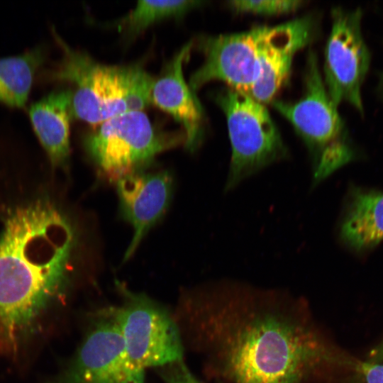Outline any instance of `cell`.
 Here are the masks:
<instances>
[{
	"instance_id": "obj_1",
	"label": "cell",
	"mask_w": 383,
	"mask_h": 383,
	"mask_svg": "<svg viewBox=\"0 0 383 383\" xmlns=\"http://www.w3.org/2000/svg\"><path fill=\"white\" fill-rule=\"evenodd\" d=\"M197 306L199 334L227 383H306L334 362L306 305L291 295L226 282Z\"/></svg>"
},
{
	"instance_id": "obj_2",
	"label": "cell",
	"mask_w": 383,
	"mask_h": 383,
	"mask_svg": "<svg viewBox=\"0 0 383 383\" xmlns=\"http://www.w3.org/2000/svg\"><path fill=\"white\" fill-rule=\"evenodd\" d=\"M75 244L73 228L55 206L17 207L0 231V358L23 360L50 331Z\"/></svg>"
},
{
	"instance_id": "obj_3",
	"label": "cell",
	"mask_w": 383,
	"mask_h": 383,
	"mask_svg": "<svg viewBox=\"0 0 383 383\" xmlns=\"http://www.w3.org/2000/svg\"><path fill=\"white\" fill-rule=\"evenodd\" d=\"M50 30L60 57L48 60L36 82L72 84V116L89 124L99 125L115 116L142 111L151 102L155 79L141 64H102L72 47L54 26Z\"/></svg>"
},
{
	"instance_id": "obj_4",
	"label": "cell",
	"mask_w": 383,
	"mask_h": 383,
	"mask_svg": "<svg viewBox=\"0 0 383 383\" xmlns=\"http://www.w3.org/2000/svg\"><path fill=\"white\" fill-rule=\"evenodd\" d=\"M304 72V89L297 101L274 99L270 104L294 127L311 159L313 184L317 185L353 157L348 131L331 100L316 52L310 50Z\"/></svg>"
},
{
	"instance_id": "obj_5",
	"label": "cell",
	"mask_w": 383,
	"mask_h": 383,
	"mask_svg": "<svg viewBox=\"0 0 383 383\" xmlns=\"http://www.w3.org/2000/svg\"><path fill=\"white\" fill-rule=\"evenodd\" d=\"M213 98L226 116L232 150L226 192L288 157V149L265 104L228 87Z\"/></svg>"
},
{
	"instance_id": "obj_6",
	"label": "cell",
	"mask_w": 383,
	"mask_h": 383,
	"mask_svg": "<svg viewBox=\"0 0 383 383\" xmlns=\"http://www.w3.org/2000/svg\"><path fill=\"white\" fill-rule=\"evenodd\" d=\"M184 143L183 131L160 130L143 111L115 116L83 139L84 148L98 169L115 181L138 171L159 153Z\"/></svg>"
},
{
	"instance_id": "obj_7",
	"label": "cell",
	"mask_w": 383,
	"mask_h": 383,
	"mask_svg": "<svg viewBox=\"0 0 383 383\" xmlns=\"http://www.w3.org/2000/svg\"><path fill=\"white\" fill-rule=\"evenodd\" d=\"M273 30L274 26H259L238 33L198 36L192 40L193 47L204 60L191 75L190 88L195 92L208 82L221 81L250 96L259 77L263 49Z\"/></svg>"
},
{
	"instance_id": "obj_8",
	"label": "cell",
	"mask_w": 383,
	"mask_h": 383,
	"mask_svg": "<svg viewBox=\"0 0 383 383\" xmlns=\"http://www.w3.org/2000/svg\"><path fill=\"white\" fill-rule=\"evenodd\" d=\"M362 12L335 7L331 11V29L326 45L323 82L332 102H345L361 114V89L370 64V55L362 32Z\"/></svg>"
},
{
	"instance_id": "obj_9",
	"label": "cell",
	"mask_w": 383,
	"mask_h": 383,
	"mask_svg": "<svg viewBox=\"0 0 383 383\" xmlns=\"http://www.w3.org/2000/svg\"><path fill=\"white\" fill-rule=\"evenodd\" d=\"M145 371L126 351L115 311L89 330L69 363L41 383H144Z\"/></svg>"
},
{
	"instance_id": "obj_10",
	"label": "cell",
	"mask_w": 383,
	"mask_h": 383,
	"mask_svg": "<svg viewBox=\"0 0 383 383\" xmlns=\"http://www.w3.org/2000/svg\"><path fill=\"white\" fill-rule=\"evenodd\" d=\"M116 317L133 363L145 371L182 361L179 328L164 308L145 295L129 294Z\"/></svg>"
},
{
	"instance_id": "obj_11",
	"label": "cell",
	"mask_w": 383,
	"mask_h": 383,
	"mask_svg": "<svg viewBox=\"0 0 383 383\" xmlns=\"http://www.w3.org/2000/svg\"><path fill=\"white\" fill-rule=\"evenodd\" d=\"M172 184V177L167 170H138L116 181L121 214L133 228L124 261L133 256L143 237L165 213L170 201Z\"/></svg>"
},
{
	"instance_id": "obj_12",
	"label": "cell",
	"mask_w": 383,
	"mask_h": 383,
	"mask_svg": "<svg viewBox=\"0 0 383 383\" xmlns=\"http://www.w3.org/2000/svg\"><path fill=\"white\" fill-rule=\"evenodd\" d=\"M192 48L191 40L177 52L155 79L150 94L151 102L182 125L184 146L190 152L195 151L202 142L205 126L203 108L183 73V65Z\"/></svg>"
},
{
	"instance_id": "obj_13",
	"label": "cell",
	"mask_w": 383,
	"mask_h": 383,
	"mask_svg": "<svg viewBox=\"0 0 383 383\" xmlns=\"http://www.w3.org/2000/svg\"><path fill=\"white\" fill-rule=\"evenodd\" d=\"M317 25L309 15L274 26L262 53L251 97L265 105L274 99L290 73L295 55L314 40Z\"/></svg>"
},
{
	"instance_id": "obj_14",
	"label": "cell",
	"mask_w": 383,
	"mask_h": 383,
	"mask_svg": "<svg viewBox=\"0 0 383 383\" xmlns=\"http://www.w3.org/2000/svg\"><path fill=\"white\" fill-rule=\"evenodd\" d=\"M72 99L70 88L55 89L28 108L33 130L54 167H65L70 159Z\"/></svg>"
},
{
	"instance_id": "obj_15",
	"label": "cell",
	"mask_w": 383,
	"mask_h": 383,
	"mask_svg": "<svg viewBox=\"0 0 383 383\" xmlns=\"http://www.w3.org/2000/svg\"><path fill=\"white\" fill-rule=\"evenodd\" d=\"M340 236L347 246L357 251L373 248L383 240V192L352 190Z\"/></svg>"
},
{
	"instance_id": "obj_16",
	"label": "cell",
	"mask_w": 383,
	"mask_h": 383,
	"mask_svg": "<svg viewBox=\"0 0 383 383\" xmlns=\"http://www.w3.org/2000/svg\"><path fill=\"white\" fill-rule=\"evenodd\" d=\"M49 55V45L40 42L19 54L0 57V103L24 108Z\"/></svg>"
},
{
	"instance_id": "obj_17",
	"label": "cell",
	"mask_w": 383,
	"mask_h": 383,
	"mask_svg": "<svg viewBox=\"0 0 383 383\" xmlns=\"http://www.w3.org/2000/svg\"><path fill=\"white\" fill-rule=\"evenodd\" d=\"M204 4L203 1H140L114 25L127 36H135L155 23L182 17Z\"/></svg>"
},
{
	"instance_id": "obj_18",
	"label": "cell",
	"mask_w": 383,
	"mask_h": 383,
	"mask_svg": "<svg viewBox=\"0 0 383 383\" xmlns=\"http://www.w3.org/2000/svg\"><path fill=\"white\" fill-rule=\"evenodd\" d=\"M304 4L300 0H235L228 1V6L237 13L270 16L290 13Z\"/></svg>"
},
{
	"instance_id": "obj_19",
	"label": "cell",
	"mask_w": 383,
	"mask_h": 383,
	"mask_svg": "<svg viewBox=\"0 0 383 383\" xmlns=\"http://www.w3.org/2000/svg\"><path fill=\"white\" fill-rule=\"evenodd\" d=\"M169 365L170 368L165 373V383H201L182 361Z\"/></svg>"
},
{
	"instance_id": "obj_20",
	"label": "cell",
	"mask_w": 383,
	"mask_h": 383,
	"mask_svg": "<svg viewBox=\"0 0 383 383\" xmlns=\"http://www.w3.org/2000/svg\"><path fill=\"white\" fill-rule=\"evenodd\" d=\"M359 368L367 383H383V364L363 362Z\"/></svg>"
},
{
	"instance_id": "obj_21",
	"label": "cell",
	"mask_w": 383,
	"mask_h": 383,
	"mask_svg": "<svg viewBox=\"0 0 383 383\" xmlns=\"http://www.w3.org/2000/svg\"><path fill=\"white\" fill-rule=\"evenodd\" d=\"M368 362L374 363L383 362V340L371 351Z\"/></svg>"
},
{
	"instance_id": "obj_22",
	"label": "cell",
	"mask_w": 383,
	"mask_h": 383,
	"mask_svg": "<svg viewBox=\"0 0 383 383\" xmlns=\"http://www.w3.org/2000/svg\"><path fill=\"white\" fill-rule=\"evenodd\" d=\"M382 85H383V74H382Z\"/></svg>"
}]
</instances>
